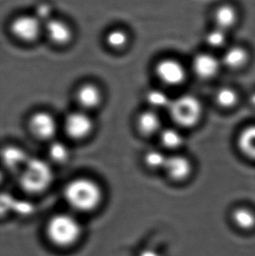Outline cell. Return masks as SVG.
<instances>
[{
    "label": "cell",
    "mask_w": 255,
    "mask_h": 256,
    "mask_svg": "<svg viewBox=\"0 0 255 256\" xmlns=\"http://www.w3.org/2000/svg\"><path fill=\"white\" fill-rule=\"evenodd\" d=\"M64 196L73 208L80 212H89L100 204L102 192L94 180L77 178L67 184L64 188Z\"/></svg>",
    "instance_id": "obj_1"
},
{
    "label": "cell",
    "mask_w": 255,
    "mask_h": 256,
    "mask_svg": "<svg viewBox=\"0 0 255 256\" xmlns=\"http://www.w3.org/2000/svg\"><path fill=\"white\" fill-rule=\"evenodd\" d=\"M53 172L49 164L39 158H30L21 171L19 184L29 194H39L49 188Z\"/></svg>",
    "instance_id": "obj_2"
},
{
    "label": "cell",
    "mask_w": 255,
    "mask_h": 256,
    "mask_svg": "<svg viewBox=\"0 0 255 256\" xmlns=\"http://www.w3.org/2000/svg\"><path fill=\"white\" fill-rule=\"evenodd\" d=\"M169 109L174 122L184 128L197 124L202 114V106L199 99L190 94L172 100Z\"/></svg>",
    "instance_id": "obj_3"
},
{
    "label": "cell",
    "mask_w": 255,
    "mask_h": 256,
    "mask_svg": "<svg viewBox=\"0 0 255 256\" xmlns=\"http://www.w3.org/2000/svg\"><path fill=\"white\" fill-rule=\"evenodd\" d=\"M80 232V226L76 219L67 214L53 216L47 226L49 238L60 246L73 244L77 240Z\"/></svg>",
    "instance_id": "obj_4"
},
{
    "label": "cell",
    "mask_w": 255,
    "mask_h": 256,
    "mask_svg": "<svg viewBox=\"0 0 255 256\" xmlns=\"http://www.w3.org/2000/svg\"><path fill=\"white\" fill-rule=\"evenodd\" d=\"M156 73L159 79L168 86L181 85L187 78L184 66L178 60L164 58L157 63Z\"/></svg>",
    "instance_id": "obj_5"
},
{
    "label": "cell",
    "mask_w": 255,
    "mask_h": 256,
    "mask_svg": "<svg viewBox=\"0 0 255 256\" xmlns=\"http://www.w3.org/2000/svg\"><path fill=\"white\" fill-rule=\"evenodd\" d=\"M41 24L37 16H20L12 22L10 28L13 36L24 42H32L40 34Z\"/></svg>",
    "instance_id": "obj_6"
},
{
    "label": "cell",
    "mask_w": 255,
    "mask_h": 256,
    "mask_svg": "<svg viewBox=\"0 0 255 256\" xmlns=\"http://www.w3.org/2000/svg\"><path fill=\"white\" fill-rule=\"evenodd\" d=\"M93 122L88 114L84 112H74L67 116L64 122V129L70 138L81 140L91 134Z\"/></svg>",
    "instance_id": "obj_7"
},
{
    "label": "cell",
    "mask_w": 255,
    "mask_h": 256,
    "mask_svg": "<svg viewBox=\"0 0 255 256\" xmlns=\"http://www.w3.org/2000/svg\"><path fill=\"white\" fill-rule=\"evenodd\" d=\"M29 128L31 132L41 140L52 138L57 130L55 118L50 114L45 112L34 114L30 120Z\"/></svg>",
    "instance_id": "obj_8"
},
{
    "label": "cell",
    "mask_w": 255,
    "mask_h": 256,
    "mask_svg": "<svg viewBox=\"0 0 255 256\" xmlns=\"http://www.w3.org/2000/svg\"><path fill=\"white\" fill-rule=\"evenodd\" d=\"M195 73L202 79H209L218 73L220 61L212 54H199L196 56L193 62Z\"/></svg>",
    "instance_id": "obj_9"
},
{
    "label": "cell",
    "mask_w": 255,
    "mask_h": 256,
    "mask_svg": "<svg viewBox=\"0 0 255 256\" xmlns=\"http://www.w3.org/2000/svg\"><path fill=\"white\" fill-rule=\"evenodd\" d=\"M239 18L238 10L230 4H223L216 8L214 13L215 27L228 32L236 26Z\"/></svg>",
    "instance_id": "obj_10"
},
{
    "label": "cell",
    "mask_w": 255,
    "mask_h": 256,
    "mask_svg": "<svg viewBox=\"0 0 255 256\" xmlns=\"http://www.w3.org/2000/svg\"><path fill=\"white\" fill-rule=\"evenodd\" d=\"M164 168L171 178L183 180L191 173L192 165L190 161L184 156H172L167 158Z\"/></svg>",
    "instance_id": "obj_11"
},
{
    "label": "cell",
    "mask_w": 255,
    "mask_h": 256,
    "mask_svg": "<svg viewBox=\"0 0 255 256\" xmlns=\"http://www.w3.org/2000/svg\"><path fill=\"white\" fill-rule=\"evenodd\" d=\"M1 158L4 165L10 171H16L18 170L22 171L30 159L22 149L16 146L4 148L1 152Z\"/></svg>",
    "instance_id": "obj_12"
},
{
    "label": "cell",
    "mask_w": 255,
    "mask_h": 256,
    "mask_svg": "<svg viewBox=\"0 0 255 256\" xmlns=\"http://www.w3.org/2000/svg\"><path fill=\"white\" fill-rule=\"evenodd\" d=\"M48 38L57 44H67L71 38V30L65 22L58 20L50 19L46 22Z\"/></svg>",
    "instance_id": "obj_13"
},
{
    "label": "cell",
    "mask_w": 255,
    "mask_h": 256,
    "mask_svg": "<svg viewBox=\"0 0 255 256\" xmlns=\"http://www.w3.org/2000/svg\"><path fill=\"white\" fill-rule=\"evenodd\" d=\"M101 92L100 90L93 84L82 86L76 93L78 103L85 109H94L101 102Z\"/></svg>",
    "instance_id": "obj_14"
},
{
    "label": "cell",
    "mask_w": 255,
    "mask_h": 256,
    "mask_svg": "<svg viewBox=\"0 0 255 256\" xmlns=\"http://www.w3.org/2000/svg\"><path fill=\"white\" fill-rule=\"evenodd\" d=\"M248 51L241 46H233L225 52L223 62L229 68L238 69L244 67L248 62Z\"/></svg>",
    "instance_id": "obj_15"
},
{
    "label": "cell",
    "mask_w": 255,
    "mask_h": 256,
    "mask_svg": "<svg viewBox=\"0 0 255 256\" xmlns=\"http://www.w3.org/2000/svg\"><path fill=\"white\" fill-rule=\"evenodd\" d=\"M138 128L142 134L150 136L155 134L161 126L160 117L156 112L146 111L142 112L138 118Z\"/></svg>",
    "instance_id": "obj_16"
},
{
    "label": "cell",
    "mask_w": 255,
    "mask_h": 256,
    "mask_svg": "<svg viewBox=\"0 0 255 256\" xmlns=\"http://www.w3.org/2000/svg\"><path fill=\"white\" fill-rule=\"evenodd\" d=\"M238 143L244 154L255 159V126L246 128L240 134Z\"/></svg>",
    "instance_id": "obj_17"
},
{
    "label": "cell",
    "mask_w": 255,
    "mask_h": 256,
    "mask_svg": "<svg viewBox=\"0 0 255 256\" xmlns=\"http://www.w3.org/2000/svg\"><path fill=\"white\" fill-rule=\"evenodd\" d=\"M235 225L242 230H253L255 226V214L250 209L239 208L232 214Z\"/></svg>",
    "instance_id": "obj_18"
},
{
    "label": "cell",
    "mask_w": 255,
    "mask_h": 256,
    "mask_svg": "<svg viewBox=\"0 0 255 256\" xmlns=\"http://www.w3.org/2000/svg\"><path fill=\"white\" fill-rule=\"evenodd\" d=\"M205 40L211 48H221L227 43L228 32L215 27L205 34Z\"/></svg>",
    "instance_id": "obj_19"
},
{
    "label": "cell",
    "mask_w": 255,
    "mask_h": 256,
    "mask_svg": "<svg viewBox=\"0 0 255 256\" xmlns=\"http://www.w3.org/2000/svg\"><path fill=\"white\" fill-rule=\"evenodd\" d=\"M162 144L168 148H177L182 144V136L176 130L166 128L162 131L160 135Z\"/></svg>",
    "instance_id": "obj_20"
},
{
    "label": "cell",
    "mask_w": 255,
    "mask_h": 256,
    "mask_svg": "<svg viewBox=\"0 0 255 256\" xmlns=\"http://www.w3.org/2000/svg\"><path fill=\"white\" fill-rule=\"evenodd\" d=\"M217 102L223 108H229L235 106L238 100V94L229 87L220 88L216 96Z\"/></svg>",
    "instance_id": "obj_21"
},
{
    "label": "cell",
    "mask_w": 255,
    "mask_h": 256,
    "mask_svg": "<svg viewBox=\"0 0 255 256\" xmlns=\"http://www.w3.org/2000/svg\"><path fill=\"white\" fill-rule=\"evenodd\" d=\"M68 148L61 142H53L49 148V155L52 160L59 164L66 162L69 158Z\"/></svg>",
    "instance_id": "obj_22"
},
{
    "label": "cell",
    "mask_w": 255,
    "mask_h": 256,
    "mask_svg": "<svg viewBox=\"0 0 255 256\" xmlns=\"http://www.w3.org/2000/svg\"><path fill=\"white\" fill-rule=\"evenodd\" d=\"M146 99L150 105L156 108H169L172 102L166 93L158 90L148 92Z\"/></svg>",
    "instance_id": "obj_23"
},
{
    "label": "cell",
    "mask_w": 255,
    "mask_h": 256,
    "mask_svg": "<svg viewBox=\"0 0 255 256\" xmlns=\"http://www.w3.org/2000/svg\"><path fill=\"white\" fill-rule=\"evenodd\" d=\"M167 158L160 150H151L145 154V161L150 168H164Z\"/></svg>",
    "instance_id": "obj_24"
},
{
    "label": "cell",
    "mask_w": 255,
    "mask_h": 256,
    "mask_svg": "<svg viewBox=\"0 0 255 256\" xmlns=\"http://www.w3.org/2000/svg\"><path fill=\"white\" fill-rule=\"evenodd\" d=\"M128 40L127 34L122 30H115L109 32L106 36L108 44L115 49H119L125 46Z\"/></svg>",
    "instance_id": "obj_25"
},
{
    "label": "cell",
    "mask_w": 255,
    "mask_h": 256,
    "mask_svg": "<svg viewBox=\"0 0 255 256\" xmlns=\"http://www.w3.org/2000/svg\"><path fill=\"white\" fill-rule=\"evenodd\" d=\"M50 14V8L48 7L46 4H41L40 7L37 8V18L40 20H46V22L50 20L49 18Z\"/></svg>",
    "instance_id": "obj_26"
},
{
    "label": "cell",
    "mask_w": 255,
    "mask_h": 256,
    "mask_svg": "<svg viewBox=\"0 0 255 256\" xmlns=\"http://www.w3.org/2000/svg\"><path fill=\"white\" fill-rule=\"evenodd\" d=\"M251 102L252 104H253V105H254V106H255V92L253 93V94H252Z\"/></svg>",
    "instance_id": "obj_27"
}]
</instances>
